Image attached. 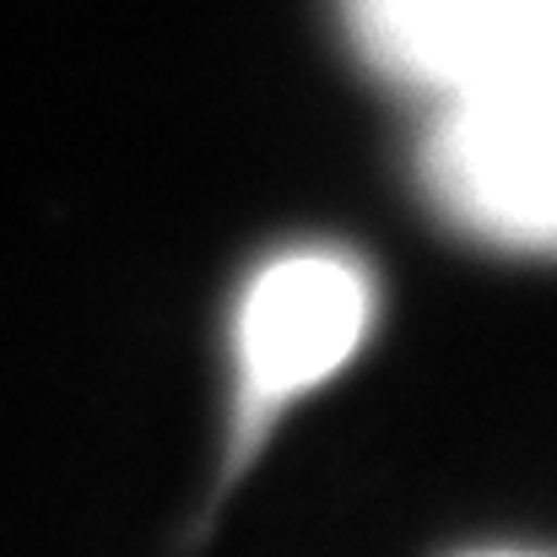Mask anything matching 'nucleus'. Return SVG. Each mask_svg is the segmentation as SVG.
<instances>
[{
    "mask_svg": "<svg viewBox=\"0 0 557 557\" xmlns=\"http://www.w3.org/2000/svg\"><path fill=\"white\" fill-rule=\"evenodd\" d=\"M428 185L476 238L557 255V49L444 98Z\"/></svg>",
    "mask_w": 557,
    "mask_h": 557,
    "instance_id": "nucleus-1",
    "label": "nucleus"
},
{
    "mask_svg": "<svg viewBox=\"0 0 557 557\" xmlns=\"http://www.w3.org/2000/svg\"><path fill=\"white\" fill-rule=\"evenodd\" d=\"M373 325V282L363 260L336 249H298L271 260L233 325L244 428H265L276 411L342 373Z\"/></svg>",
    "mask_w": 557,
    "mask_h": 557,
    "instance_id": "nucleus-2",
    "label": "nucleus"
},
{
    "mask_svg": "<svg viewBox=\"0 0 557 557\" xmlns=\"http://www.w3.org/2000/svg\"><path fill=\"white\" fill-rule=\"evenodd\" d=\"M379 71L438 98L557 49V0H347Z\"/></svg>",
    "mask_w": 557,
    "mask_h": 557,
    "instance_id": "nucleus-3",
    "label": "nucleus"
}]
</instances>
